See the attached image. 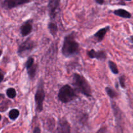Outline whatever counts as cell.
Listing matches in <instances>:
<instances>
[{
  "label": "cell",
  "mask_w": 133,
  "mask_h": 133,
  "mask_svg": "<svg viewBox=\"0 0 133 133\" xmlns=\"http://www.w3.org/2000/svg\"><path fill=\"white\" fill-rule=\"evenodd\" d=\"M126 1H131V0H126Z\"/></svg>",
  "instance_id": "obj_27"
},
{
  "label": "cell",
  "mask_w": 133,
  "mask_h": 133,
  "mask_svg": "<svg viewBox=\"0 0 133 133\" xmlns=\"http://www.w3.org/2000/svg\"><path fill=\"white\" fill-rule=\"evenodd\" d=\"M58 97L61 102L68 103L76 98L77 94L75 90L69 84H65L60 89Z\"/></svg>",
  "instance_id": "obj_3"
},
{
  "label": "cell",
  "mask_w": 133,
  "mask_h": 133,
  "mask_svg": "<svg viewBox=\"0 0 133 133\" xmlns=\"http://www.w3.org/2000/svg\"><path fill=\"white\" fill-rule=\"evenodd\" d=\"M87 55L91 58H97L98 60H105L107 58V54L103 51H96L94 49L88 51L87 52Z\"/></svg>",
  "instance_id": "obj_7"
},
{
  "label": "cell",
  "mask_w": 133,
  "mask_h": 133,
  "mask_svg": "<svg viewBox=\"0 0 133 133\" xmlns=\"http://www.w3.org/2000/svg\"><path fill=\"white\" fill-rule=\"evenodd\" d=\"M6 96L9 97V98L13 99L16 96V92L14 88H10L7 89L6 90Z\"/></svg>",
  "instance_id": "obj_18"
},
{
  "label": "cell",
  "mask_w": 133,
  "mask_h": 133,
  "mask_svg": "<svg viewBox=\"0 0 133 133\" xmlns=\"http://www.w3.org/2000/svg\"><path fill=\"white\" fill-rule=\"evenodd\" d=\"M1 54H2V51H1V50H0V57H1Z\"/></svg>",
  "instance_id": "obj_25"
},
{
  "label": "cell",
  "mask_w": 133,
  "mask_h": 133,
  "mask_svg": "<svg viewBox=\"0 0 133 133\" xmlns=\"http://www.w3.org/2000/svg\"><path fill=\"white\" fill-rule=\"evenodd\" d=\"M97 3L99 4V5H102L104 3V0H95Z\"/></svg>",
  "instance_id": "obj_22"
},
{
  "label": "cell",
  "mask_w": 133,
  "mask_h": 133,
  "mask_svg": "<svg viewBox=\"0 0 133 133\" xmlns=\"http://www.w3.org/2000/svg\"><path fill=\"white\" fill-rule=\"evenodd\" d=\"M36 70H37V65L35 64L27 69V74H28L29 77L31 79H33V78L35 77L36 73Z\"/></svg>",
  "instance_id": "obj_13"
},
{
  "label": "cell",
  "mask_w": 133,
  "mask_h": 133,
  "mask_svg": "<svg viewBox=\"0 0 133 133\" xmlns=\"http://www.w3.org/2000/svg\"><path fill=\"white\" fill-rule=\"evenodd\" d=\"M3 78H4L3 74L0 71V83L3 81Z\"/></svg>",
  "instance_id": "obj_23"
},
{
  "label": "cell",
  "mask_w": 133,
  "mask_h": 133,
  "mask_svg": "<svg viewBox=\"0 0 133 133\" xmlns=\"http://www.w3.org/2000/svg\"><path fill=\"white\" fill-rule=\"evenodd\" d=\"M105 91H106L107 95L110 97V98L114 99L116 98V97H118V94H117L112 88H110V87H106V88H105Z\"/></svg>",
  "instance_id": "obj_15"
},
{
  "label": "cell",
  "mask_w": 133,
  "mask_h": 133,
  "mask_svg": "<svg viewBox=\"0 0 133 133\" xmlns=\"http://www.w3.org/2000/svg\"><path fill=\"white\" fill-rule=\"evenodd\" d=\"M30 0H5L3 1V6L6 9H10L27 3Z\"/></svg>",
  "instance_id": "obj_6"
},
{
  "label": "cell",
  "mask_w": 133,
  "mask_h": 133,
  "mask_svg": "<svg viewBox=\"0 0 133 133\" xmlns=\"http://www.w3.org/2000/svg\"><path fill=\"white\" fill-rule=\"evenodd\" d=\"M36 110L37 112H40L43 110V103L45 99V92L44 89V83L42 80H40L38 85L37 90L35 96Z\"/></svg>",
  "instance_id": "obj_4"
},
{
  "label": "cell",
  "mask_w": 133,
  "mask_h": 133,
  "mask_svg": "<svg viewBox=\"0 0 133 133\" xmlns=\"http://www.w3.org/2000/svg\"><path fill=\"white\" fill-rule=\"evenodd\" d=\"M48 29H49L50 33L53 36H55V35H57V32H58V27H57V24L53 23V22H49L48 24Z\"/></svg>",
  "instance_id": "obj_14"
},
{
  "label": "cell",
  "mask_w": 133,
  "mask_h": 133,
  "mask_svg": "<svg viewBox=\"0 0 133 133\" xmlns=\"http://www.w3.org/2000/svg\"><path fill=\"white\" fill-rule=\"evenodd\" d=\"M130 41H131L132 43H133V36L130 38Z\"/></svg>",
  "instance_id": "obj_24"
},
{
  "label": "cell",
  "mask_w": 133,
  "mask_h": 133,
  "mask_svg": "<svg viewBox=\"0 0 133 133\" xmlns=\"http://www.w3.org/2000/svg\"><path fill=\"white\" fill-rule=\"evenodd\" d=\"M60 0H50L48 4V9L49 11V15L53 19L55 17L56 10L59 6Z\"/></svg>",
  "instance_id": "obj_8"
},
{
  "label": "cell",
  "mask_w": 133,
  "mask_h": 133,
  "mask_svg": "<svg viewBox=\"0 0 133 133\" xmlns=\"http://www.w3.org/2000/svg\"><path fill=\"white\" fill-rule=\"evenodd\" d=\"M32 29V20H28L23 23L20 27L21 34L23 36H27L31 32Z\"/></svg>",
  "instance_id": "obj_9"
},
{
  "label": "cell",
  "mask_w": 133,
  "mask_h": 133,
  "mask_svg": "<svg viewBox=\"0 0 133 133\" xmlns=\"http://www.w3.org/2000/svg\"><path fill=\"white\" fill-rule=\"evenodd\" d=\"M74 84L78 90L87 97H92V90L88 81L83 76L78 74L74 75Z\"/></svg>",
  "instance_id": "obj_2"
},
{
  "label": "cell",
  "mask_w": 133,
  "mask_h": 133,
  "mask_svg": "<svg viewBox=\"0 0 133 133\" xmlns=\"http://www.w3.org/2000/svg\"><path fill=\"white\" fill-rule=\"evenodd\" d=\"M34 64H35V60H34V58L31 57H29V58L27 59V62H26V63H25L26 69H27L28 68L31 67V66H32Z\"/></svg>",
  "instance_id": "obj_19"
},
{
  "label": "cell",
  "mask_w": 133,
  "mask_h": 133,
  "mask_svg": "<svg viewBox=\"0 0 133 133\" xmlns=\"http://www.w3.org/2000/svg\"><path fill=\"white\" fill-rule=\"evenodd\" d=\"M19 115V112L18 109H12V110H10L9 112V118H10L12 120H14V119H16Z\"/></svg>",
  "instance_id": "obj_17"
},
{
  "label": "cell",
  "mask_w": 133,
  "mask_h": 133,
  "mask_svg": "<svg viewBox=\"0 0 133 133\" xmlns=\"http://www.w3.org/2000/svg\"><path fill=\"white\" fill-rule=\"evenodd\" d=\"M1 116L0 115V120H1Z\"/></svg>",
  "instance_id": "obj_26"
},
{
  "label": "cell",
  "mask_w": 133,
  "mask_h": 133,
  "mask_svg": "<svg viewBox=\"0 0 133 133\" xmlns=\"http://www.w3.org/2000/svg\"><path fill=\"white\" fill-rule=\"evenodd\" d=\"M109 29H110V27L109 26H107V27H105V28L100 29L97 32H96L94 35L95 37L97 38V41L98 42H101L103 40L104 37H105V35H106L107 32L109 31Z\"/></svg>",
  "instance_id": "obj_11"
},
{
  "label": "cell",
  "mask_w": 133,
  "mask_h": 133,
  "mask_svg": "<svg viewBox=\"0 0 133 133\" xmlns=\"http://www.w3.org/2000/svg\"><path fill=\"white\" fill-rule=\"evenodd\" d=\"M57 131L59 132H70V125L68 123L67 121L64 120V119L60 121Z\"/></svg>",
  "instance_id": "obj_10"
},
{
  "label": "cell",
  "mask_w": 133,
  "mask_h": 133,
  "mask_svg": "<svg viewBox=\"0 0 133 133\" xmlns=\"http://www.w3.org/2000/svg\"><path fill=\"white\" fill-rule=\"evenodd\" d=\"M109 66L110 68V70L112 71V72L114 74H118L119 73V70H118V66H117L115 62H114L113 61H109Z\"/></svg>",
  "instance_id": "obj_16"
},
{
  "label": "cell",
  "mask_w": 133,
  "mask_h": 133,
  "mask_svg": "<svg viewBox=\"0 0 133 133\" xmlns=\"http://www.w3.org/2000/svg\"><path fill=\"white\" fill-rule=\"evenodd\" d=\"M114 14L116 16H118L119 17H122V18H126V19H129V18H131V14L129 12L127 11V10H124V9H119L118 10H114Z\"/></svg>",
  "instance_id": "obj_12"
},
{
  "label": "cell",
  "mask_w": 133,
  "mask_h": 133,
  "mask_svg": "<svg viewBox=\"0 0 133 133\" xmlns=\"http://www.w3.org/2000/svg\"><path fill=\"white\" fill-rule=\"evenodd\" d=\"M119 84H120L121 87L122 88H125V78L124 75H122L119 78Z\"/></svg>",
  "instance_id": "obj_20"
},
{
  "label": "cell",
  "mask_w": 133,
  "mask_h": 133,
  "mask_svg": "<svg viewBox=\"0 0 133 133\" xmlns=\"http://www.w3.org/2000/svg\"><path fill=\"white\" fill-rule=\"evenodd\" d=\"M79 52V44L76 40L73 33L65 36L63 45L62 48V53L66 57H70L78 54Z\"/></svg>",
  "instance_id": "obj_1"
},
{
  "label": "cell",
  "mask_w": 133,
  "mask_h": 133,
  "mask_svg": "<svg viewBox=\"0 0 133 133\" xmlns=\"http://www.w3.org/2000/svg\"><path fill=\"white\" fill-rule=\"evenodd\" d=\"M35 48V43L32 40L29 38L23 42L19 45L18 53L20 57H25Z\"/></svg>",
  "instance_id": "obj_5"
},
{
  "label": "cell",
  "mask_w": 133,
  "mask_h": 133,
  "mask_svg": "<svg viewBox=\"0 0 133 133\" xmlns=\"http://www.w3.org/2000/svg\"><path fill=\"white\" fill-rule=\"evenodd\" d=\"M40 129L39 128H38V127H36V128H35V129L33 130V132L34 133H38V132H40Z\"/></svg>",
  "instance_id": "obj_21"
}]
</instances>
